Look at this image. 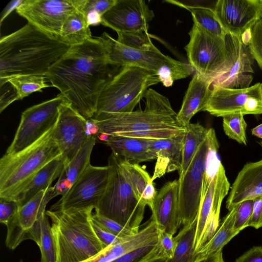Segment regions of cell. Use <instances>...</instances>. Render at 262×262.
Returning <instances> with one entry per match:
<instances>
[{
    "label": "cell",
    "instance_id": "cell-39",
    "mask_svg": "<svg viewBox=\"0 0 262 262\" xmlns=\"http://www.w3.org/2000/svg\"><path fill=\"white\" fill-rule=\"evenodd\" d=\"M117 40L127 47L141 50H150L156 48L146 31L117 33Z\"/></svg>",
    "mask_w": 262,
    "mask_h": 262
},
{
    "label": "cell",
    "instance_id": "cell-32",
    "mask_svg": "<svg viewBox=\"0 0 262 262\" xmlns=\"http://www.w3.org/2000/svg\"><path fill=\"white\" fill-rule=\"evenodd\" d=\"M182 147V166L179 177L185 173L193 157L207 135L208 129L199 123H190L186 127Z\"/></svg>",
    "mask_w": 262,
    "mask_h": 262
},
{
    "label": "cell",
    "instance_id": "cell-47",
    "mask_svg": "<svg viewBox=\"0 0 262 262\" xmlns=\"http://www.w3.org/2000/svg\"><path fill=\"white\" fill-rule=\"evenodd\" d=\"M253 200L252 213L248 227H252L255 229H258L262 227V195Z\"/></svg>",
    "mask_w": 262,
    "mask_h": 262
},
{
    "label": "cell",
    "instance_id": "cell-40",
    "mask_svg": "<svg viewBox=\"0 0 262 262\" xmlns=\"http://www.w3.org/2000/svg\"><path fill=\"white\" fill-rule=\"evenodd\" d=\"M160 255H164L158 243L128 252L110 262H145L150 258Z\"/></svg>",
    "mask_w": 262,
    "mask_h": 262
},
{
    "label": "cell",
    "instance_id": "cell-41",
    "mask_svg": "<svg viewBox=\"0 0 262 262\" xmlns=\"http://www.w3.org/2000/svg\"><path fill=\"white\" fill-rule=\"evenodd\" d=\"M248 46L252 58L262 70V21L260 19L251 29V38Z\"/></svg>",
    "mask_w": 262,
    "mask_h": 262
},
{
    "label": "cell",
    "instance_id": "cell-36",
    "mask_svg": "<svg viewBox=\"0 0 262 262\" xmlns=\"http://www.w3.org/2000/svg\"><path fill=\"white\" fill-rule=\"evenodd\" d=\"M46 76L39 75H24L11 77L7 80L16 89L19 99L25 97L35 92L50 85L46 83Z\"/></svg>",
    "mask_w": 262,
    "mask_h": 262
},
{
    "label": "cell",
    "instance_id": "cell-28",
    "mask_svg": "<svg viewBox=\"0 0 262 262\" xmlns=\"http://www.w3.org/2000/svg\"><path fill=\"white\" fill-rule=\"evenodd\" d=\"M235 213L234 206L229 210L228 213L220 222L212 237L198 253V258L208 256L222 250L232 238L238 234L233 228Z\"/></svg>",
    "mask_w": 262,
    "mask_h": 262
},
{
    "label": "cell",
    "instance_id": "cell-9",
    "mask_svg": "<svg viewBox=\"0 0 262 262\" xmlns=\"http://www.w3.org/2000/svg\"><path fill=\"white\" fill-rule=\"evenodd\" d=\"M68 101L61 94L31 106L21 114L20 123L6 154H14L31 146L56 125L60 105Z\"/></svg>",
    "mask_w": 262,
    "mask_h": 262
},
{
    "label": "cell",
    "instance_id": "cell-30",
    "mask_svg": "<svg viewBox=\"0 0 262 262\" xmlns=\"http://www.w3.org/2000/svg\"><path fill=\"white\" fill-rule=\"evenodd\" d=\"M197 219L191 224L183 226L174 236L175 248L171 258L167 262H195L198 258L194 250Z\"/></svg>",
    "mask_w": 262,
    "mask_h": 262
},
{
    "label": "cell",
    "instance_id": "cell-18",
    "mask_svg": "<svg viewBox=\"0 0 262 262\" xmlns=\"http://www.w3.org/2000/svg\"><path fill=\"white\" fill-rule=\"evenodd\" d=\"M154 13L143 0H117L102 18V25L117 33L148 31Z\"/></svg>",
    "mask_w": 262,
    "mask_h": 262
},
{
    "label": "cell",
    "instance_id": "cell-5",
    "mask_svg": "<svg viewBox=\"0 0 262 262\" xmlns=\"http://www.w3.org/2000/svg\"><path fill=\"white\" fill-rule=\"evenodd\" d=\"M53 128L27 148L1 158L0 198L14 201L43 167L61 155L52 136Z\"/></svg>",
    "mask_w": 262,
    "mask_h": 262
},
{
    "label": "cell",
    "instance_id": "cell-23",
    "mask_svg": "<svg viewBox=\"0 0 262 262\" xmlns=\"http://www.w3.org/2000/svg\"><path fill=\"white\" fill-rule=\"evenodd\" d=\"M212 81L197 72L193 76L184 97L181 107L177 113V120L181 125L186 127L198 112L201 111L210 93Z\"/></svg>",
    "mask_w": 262,
    "mask_h": 262
},
{
    "label": "cell",
    "instance_id": "cell-17",
    "mask_svg": "<svg viewBox=\"0 0 262 262\" xmlns=\"http://www.w3.org/2000/svg\"><path fill=\"white\" fill-rule=\"evenodd\" d=\"M228 68L227 72L216 78L212 85L230 89H243L250 86L253 73V58L248 46L245 44L241 35L227 32L225 36Z\"/></svg>",
    "mask_w": 262,
    "mask_h": 262
},
{
    "label": "cell",
    "instance_id": "cell-27",
    "mask_svg": "<svg viewBox=\"0 0 262 262\" xmlns=\"http://www.w3.org/2000/svg\"><path fill=\"white\" fill-rule=\"evenodd\" d=\"M229 188L230 184L226 177L225 170L221 164L216 176L213 204L204 229L201 250L212 237L219 227L222 203L228 194Z\"/></svg>",
    "mask_w": 262,
    "mask_h": 262
},
{
    "label": "cell",
    "instance_id": "cell-43",
    "mask_svg": "<svg viewBox=\"0 0 262 262\" xmlns=\"http://www.w3.org/2000/svg\"><path fill=\"white\" fill-rule=\"evenodd\" d=\"M92 218L104 229L119 237L137 233L96 212L92 214Z\"/></svg>",
    "mask_w": 262,
    "mask_h": 262
},
{
    "label": "cell",
    "instance_id": "cell-1",
    "mask_svg": "<svg viewBox=\"0 0 262 262\" xmlns=\"http://www.w3.org/2000/svg\"><path fill=\"white\" fill-rule=\"evenodd\" d=\"M102 42L97 37L71 46L46 77L86 120L95 115L103 89L114 75Z\"/></svg>",
    "mask_w": 262,
    "mask_h": 262
},
{
    "label": "cell",
    "instance_id": "cell-12",
    "mask_svg": "<svg viewBox=\"0 0 262 262\" xmlns=\"http://www.w3.org/2000/svg\"><path fill=\"white\" fill-rule=\"evenodd\" d=\"M208 147L207 133L185 173L178 179L179 215L183 226L191 224L197 219Z\"/></svg>",
    "mask_w": 262,
    "mask_h": 262
},
{
    "label": "cell",
    "instance_id": "cell-50",
    "mask_svg": "<svg viewBox=\"0 0 262 262\" xmlns=\"http://www.w3.org/2000/svg\"><path fill=\"white\" fill-rule=\"evenodd\" d=\"M24 0H15L11 1L3 10L1 17V24L3 20L14 10L16 9Z\"/></svg>",
    "mask_w": 262,
    "mask_h": 262
},
{
    "label": "cell",
    "instance_id": "cell-44",
    "mask_svg": "<svg viewBox=\"0 0 262 262\" xmlns=\"http://www.w3.org/2000/svg\"><path fill=\"white\" fill-rule=\"evenodd\" d=\"M0 112L2 113L11 103L19 99L16 89L8 81L0 84Z\"/></svg>",
    "mask_w": 262,
    "mask_h": 262
},
{
    "label": "cell",
    "instance_id": "cell-46",
    "mask_svg": "<svg viewBox=\"0 0 262 262\" xmlns=\"http://www.w3.org/2000/svg\"><path fill=\"white\" fill-rule=\"evenodd\" d=\"M158 244L164 255L168 259L171 258L175 248L173 235L165 231L159 230Z\"/></svg>",
    "mask_w": 262,
    "mask_h": 262
},
{
    "label": "cell",
    "instance_id": "cell-49",
    "mask_svg": "<svg viewBox=\"0 0 262 262\" xmlns=\"http://www.w3.org/2000/svg\"><path fill=\"white\" fill-rule=\"evenodd\" d=\"M235 262H262V246H254L236 259Z\"/></svg>",
    "mask_w": 262,
    "mask_h": 262
},
{
    "label": "cell",
    "instance_id": "cell-45",
    "mask_svg": "<svg viewBox=\"0 0 262 262\" xmlns=\"http://www.w3.org/2000/svg\"><path fill=\"white\" fill-rule=\"evenodd\" d=\"M19 205L18 202L0 198V222L7 225L17 212Z\"/></svg>",
    "mask_w": 262,
    "mask_h": 262
},
{
    "label": "cell",
    "instance_id": "cell-6",
    "mask_svg": "<svg viewBox=\"0 0 262 262\" xmlns=\"http://www.w3.org/2000/svg\"><path fill=\"white\" fill-rule=\"evenodd\" d=\"M107 166V186L95 212L137 233L146 205L135 195L121 166L120 157L112 152Z\"/></svg>",
    "mask_w": 262,
    "mask_h": 262
},
{
    "label": "cell",
    "instance_id": "cell-20",
    "mask_svg": "<svg viewBox=\"0 0 262 262\" xmlns=\"http://www.w3.org/2000/svg\"><path fill=\"white\" fill-rule=\"evenodd\" d=\"M179 180L165 183L154 201L151 219L159 230L173 235L181 225L179 215Z\"/></svg>",
    "mask_w": 262,
    "mask_h": 262
},
{
    "label": "cell",
    "instance_id": "cell-8",
    "mask_svg": "<svg viewBox=\"0 0 262 262\" xmlns=\"http://www.w3.org/2000/svg\"><path fill=\"white\" fill-rule=\"evenodd\" d=\"M189 35V41L185 47L189 64L196 72L213 82L228 70L225 38L212 34L194 23Z\"/></svg>",
    "mask_w": 262,
    "mask_h": 262
},
{
    "label": "cell",
    "instance_id": "cell-24",
    "mask_svg": "<svg viewBox=\"0 0 262 262\" xmlns=\"http://www.w3.org/2000/svg\"><path fill=\"white\" fill-rule=\"evenodd\" d=\"M150 139L108 135L103 141L117 156L132 164L156 160L149 147Z\"/></svg>",
    "mask_w": 262,
    "mask_h": 262
},
{
    "label": "cell",
    "instance_id": "cell-14",
    "mask_svg": "<svg viewBox=\"0 0 262 262\" xmlns=\"http://www.w3.org/2000/svg\"><path fill=\"white\" fill-rule=\"evenodd\" d=\"M77 6L78 0H24L16 10L28 23L60 38L63 24Z\"/></svg>",
    "mask_w": 262,
    "mask_h": 262
},
{
    "label": "cell",
    "instance_id": "cell-15",
    "mask_svg": "<svg viewBox=\"0 0 262 262\" xmlns=\"http://www.w3.org/2000/svg\"><path fill=\"white\" fill-rule=\"evenodd\" d=\"M90 135L88 120L67 101L59 107V115L52 136L58 146L64 167L81 148Z\"/></svg>",
    "mask_w": 262,
    "mask_h": 262
},
{
    "label": "cell",
    "instance_id": "cell-55",
    "mask_svg": "<svg viewBox=\"0 0 262 262\" xmlns=\"http://www.w3.org/2000/svg\"><path fill=\"white\" fill-rule=\"evenodd\" d=\"M260 19L262 21V11H261V16H260Z\"/></svg>",
    "mask_w": 262,
    "mask_h": 262
},
{
    "label": "cell",
    "instance_id": "cell-52",
    "mask_svg": "<svg viewBox=\"0 0 262 262\" xmlns=\"http://www.w3.org/2000/svg\"><path fill=\"white\" fill-rule=\"evenodd\" d=\"M252 135L262 139V123L258 125L251 129Z\"/></svg>",
    "mask_w": 262,
    "mask_h": 262
},
{
    "label": "cell",
    "instance_id": "cell-3",
    "mask_svg": "<svg viewBox=\"0 0 262 262\" xmlns=\"http://www.w3.org/2000/svg\"><path fill=\"white\" fill-rule=\"evenodd\" d=\"M144 97L143 110L113 114L102 120L91 119L97 129L96 134L158 139L186 132L166 97L149 88Z\"/></svg>",
    "mask_w": 262,
    "mask_h": 262
},
{
    "label": "cell",
    "instance_id": "cell-33",
    "mask_svg": "<svg viewBox=\"0 0 262 262\" xmlns=\"http://www.w3.org/2000/svg\"><path fill=\"white\" fill-rule=\"evenodd\" d=\"M96 140L94 135H90L76 156L64 167L63 173L71 187L91 164L90 157Z\"/></svg>",
    "mask_w": 262,
    "mask_h": 262
},
{
    "label": "cell",
    "instance_id": "cell-7",
    "mask_svg": "<svg viewBox=\"0 0 262 262\" xmlns=\"http://www.w3.org/2000/svg\"><path fill=\"white\" fill-rule=\"evenodd\" d=\"M160 80L154 72L133 67H122L106 84L92 118L102 120L113 114L130 113L149 89Z\"/></svg>",
    "mask_w": 262,
    "mask_h": 262
},
{
    "label": "cell",
    "instance_id": "cell-2",
    "mask_svg": "<svg viewBox=\"0 0 262 262\" xmlns=\"http://www.w3.org/2000/svg\"><path fill=\"white\" fill-rule=\"evenodd\" d=\"M71 46L28 23L0 40V84L12 77L46 76Z\"/></svg>",
    "mask_w": 262,
    "mask_h": 262
},
{
    "label": "cell",
    "instance_id": "cell-4",
    "mask_svg": "<svg viewBox=\"0 0 262 262\" xmlns=\"http://www.w3.org/2000/svg\"><path fill=\"white\" fill-rule=\"evenodd\" d=\"M94 209L46 211L51 221L56 262H80L105 248L92 226Z\"/></svg>",
    "mask_w": 262,
    "mask_h": 262
},
{
    "label": "cell",
    "instance_id": "cell-22",
    "mask_svg": "<svg viewBox=\"0 0 262 262\" xmlns=\"http://www.w3.org/2000/svg\"><path fill=\"white\" fill-rule=\"evenodd\" d=\"M185 133L176 136L158 139H150L149 147L156 158V163L152 181L165 173L181 170L182 147Z\"/></svg>",
    "mask_w": 262,
    "mask_h": 262
},
{
    "label": "cell",
    "instance_id": "cell-29",
    "mask_svg": "<svg viewBox=\"0 0 262 262\" xmlns=\"http://www.w3.org/2000/svg\"><path fill=\"white\" fill-rule=\"evenodd\" d=\"M92 37L86 18L83 13L78 10L67 18L60 36L61 41L70 46L82 43Z\"/></svg>",
    "mask_w": 262,
    "mask_h": 262
},
{
    "label": "cell",
    "instance_id": "cell-51",
    "mask_svg": "<svg viewBox=\"0 0 262 262\" xmlns=\"http://www.w3.org/2000/svg\"><path fill=\"white\" fill-rule=\"evenodd\" d=\"M195 262H225L222 250L208 256L198 258Z\"/></svg>",
    "mask_w": 262,
    "mask_h": 262
},
{
    "label": "cell",
    "instance_id": "cell-56",
    "mask_svg": "<svg viewBox=\"0 0 262 262\" xmlns=\"http://www.w3.org/2000/svg\"><path fill=\"white\" fill-rule=\"evenodd\" d=\"M19 262H24V261H23V260L22 259H20Z\"/></svg>",
    "mask_w": 262,
    "mask_h": 262
},
{
    "label": "cell",
    "instance_id": "cell-19",
    "mask_svg": "<svg viewBox=\"0 0 262 262\" xmlns=\"http://www.w3.org/2000/svg\"><path fill=\"white\" fill-rule=\"evenodd\" d=\"M213 9L227 32L241 36L260 19L262 0H219Z\"/></svg>",
    "mask_w": 262,
    "mask_h": 262
},
{
    "label": "cell",
    "instance_id": "cell-34",
    "mask_svg": "<svg viewBox=\"0 0 262 262\" xmlns=\"http://www.w3.org/2000/svg\"><path fill=\"white\" fill-rule=\"evenodd\" d=\"M117 0H78L77 10L84 15L89 26L101 24L102 16Z\"/></svg>",
    "mask_w": 262,
    "mask_h": 262
},
{
    "label": "cell",
    "instance_id": "cell-21",
    "mask_svg": "<svg viewBox=\"0 0 262 262\" xmlns=\"http://www.w3.org/2000/svg\"><path fill=\"white\" fill-rule=\"evenodd\" d=\"M262 195V159L246 164L231 186L226 207L231 210L247 200Z\"/></svg>",
    "mask_w": 262,
    "mask_h": 262
},
{
    "label": "cell",
    "instance_id": "cell-16",
    "mask_svg": "<svg viewBox=\"0 0 262 262\" xmlns=\"http://www.w3.org/2000/svg\"><path fill=\"white\" fill-rule=\"evenodd\" d=\"M97 37L104 46L108 61L114 66L136 67L156 74L162 66L172 59L163 54L156 47L147 51L127 47L106 32Z\"/></svg>",
    "mask_w": 262,
    "mask_h": 262
},
{
    "label": "cell",
    "instance_id": "cell-10",
    "mask_svg": "<svg viewBox=\"0 0 262 262\" xmlns=\"http://www.w3.org/2000/svg\"><path fill=\"white\" fill-rule=\"evenodd\" d=\"M201 111L216 117L233 114H262V83L243 89H230L212 85Z\"/></svg>",
    "mask_w": 262,
    "mask_h": 262
},
{
    "label": "cell",
    "instance_id": "cell-38",
    "mask_svg": "<svg viewBox=\"0 0 262 262\" xmlns=\"http://www.w3.org/2000/svg\"><path fill=\"white\" fill-rule=\"evenodd\" d=\"M46 212L42 215L39 243L41 262H56V255L51 225Z\"/></svg>",
    "mask_w": 262,
    "mask_h": 262
},
{
    "label": "cell",
    "instance_id": "cell-31",
    "mask_svg": "<svg viewBox=\"0 0 262 262\" xmlns=\"http://www.w3.org/2000/svg\"><path fill=\"white\" fill-rule=\"evenodd\" d=\"M166 2L188 10L192 15L193 23L213 35L225 38L227 32L219 21L214 9L201 6L186 5L177 1Z\"/></svg>",
    "mask_w": 262,
    "mask_h": 262
},
{
    "label": "cell",
    "instance_id": "cell-25",
    "mask_svg": "<svg viewBox=\"0 0 262 262\" xmlns=\"http://www.w3.org/2000/svg\"><path fill=\"white\" fill-rule=\"evenodd\" d=\"M64 166L61 155L43 167L16 196L14 201L23 205L38 192L51 187L52 182L62 174Z\"/></svg>",
    "mask_w": 262,
    "mask_h": 262
},
{
    "label": "cell",
    "instance_id": "cell-53",
    "mask_svg": "<svg viewBox=\"0 0 262 262\" xmlns=\"http://www.w3.org/2000/svg\"><path fill=\"white\" fill-rule=\"evenodd\" d=\"M167 259L165 256L160 255L150 258L145 262H167Z\"/></svg>",
    "mask_w": 262,
    "mask_h": 262
},
{
    "label": "cell",
    "instance_id": "cell-11",
    "mask_svg": "<svg viewBox=\"0 0 262 262\" xmlns=\"http://www.w3.org/2000/svg\"><path fill=\"white\" fill-rule=\"evenodd\" d=\"M53 187L38 192L25 204L19 205L15 215L6 225L5 244L14 250L23 241L31 239L38 245L40 237L42 215L47 203L52 199Z\"/></svg>",
    "mask_w": 262,
    "mask_h": 262
},
{
    "label": "cell",
    "instance_id": "cell-26",
    "mask_svg": "<svg viewBox=\"0 0 262 262\" xmlns=\"http://www.w3.org/2000/svg\"><path fill=\"white\" fill-rule=\"evenodd\" d=\"M120 161L135 195L151 208L158 191L149 173L139 164L128 163L121 157Z\"/></svg>",
    "mask_w": 262,
    "mask_h": 262
},
{
    "label": "cell",
    "instance_id": "cell-48",
    "mask_svg": "<svg viewBox=\"0 0 262 262\" xmlns=\"http://www.w3.org/2000/svg\"><path fill=\"white\" fill-rule=\"evenodd\" d=\"M92 226L96 235L105 248L115 243L121 238L104 229L93 219Z\"/></svg>",
    "mask_w": 262,
    "mask_h": 262
},
{
    "label": "cell",
    "instance_id": "cell-13",
    "mask_svg": "<svg viewBox=\"0 0 262 262\" xmlns=\"http://www.w3.org/2000/svg\"><path fill=\"white\" fill-rule=\"evenodd\" d=\"M108 166L90 164L69 191L50 210H82L97 207L107 186Z\"/></svg>",
    "mask_w": 262,
    "mask_h": 262
},
{
    "label": "cell",
    "instance_id": "cell-54",
    "mask_svg": "<svg viewBox=\"0 0 262 262\" xmlns=\"http://www.w3.org/2000/svg\"><path fill=\"white\" fill-rule=\"evenodd\" d=\"M259 145L261 146L262 147V141H260L259 143Z\"/></svg>",
    "mask_w": 262,
    "mask_h": 262
},
{
    "label": "cell",
    "instance_id": "cell-42",
    "mask_svg": "<svg viewBox=\"0 0 262 262\" xmlns=\"http://www.w3.org/2000/svg\"><path fill=\"white\" fill-rule=\"evenodd\" d=\"M253 200L245 201L235 207V213L234 222V230L239 233L240 231L248 227L253 209Z\"/></svg>",
    "mask_w": 262,
    "mask_h": 262
},
{
    "label": "cell",
    "instance_id": "cell-37",
    "mask_svg": "<svg viewBox=\"0 0 262 262\" xmlns=\"http://www.w3.org/2000/svg\"><path fill=\"white\" fill-rule=\"evenodd\" d=\"M242 114L227 115L223 118V127L225 134L239 144H247L246 128L247 124Z\"/></svg>",
    "mask_w": 262,
    "mask_h": 262
},
{
    "label": "cell",
    "instance_id": "cell-35",
    "mask_svg": "<svg viewBox=\"0 0 262 262\" xmlns=\"http://www.w3.org/2000/svg\"><path fill=\"white\" fill-rule=\"evenodd\" d=\"M193 71L189 64L172 58L158 70L156 75L164 86L169 87L174 81L189 76Z\"/></svg>",
    "mask_w": 262,
    "mask_h": 262
}]
</instances>
